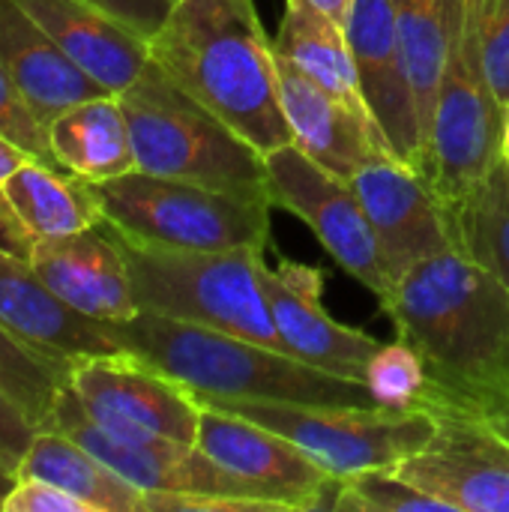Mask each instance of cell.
<instances>
[{
  "mask_svg": "<svg viewBox=\"0 0 509 512\" xmlns=\"http://www.w3.org/2000/svg\"><path fill=\"white\" fill-rule=\"evenodd\" d=\"M429 372V414H465L509 429V288L450 246L405 276L381 303Z\"/></svg>",
  "mask_w": 509,
  "mask_h": 512,
  "instance_id": "obj_1",
  "label": "cell"
},
{
  "mask_svg": "<svg viewBox=\"0 0 509 512\" xmlns=\"http://www.w3.org/2000/svg\"><path fill=\"white\" fill-rule=\"evenodd\" d=\"M150 60L264 156L294 141L255 0H174L150 36Z\"/></svg>",
  "mask_w": 509,
  "mask_h": 512,
  "instance_id": "obj_2",
  "label": "cell"
},
{
  "mask_svg": "<svg viewBox=\"0 0 509 512\" xmlns=\"http://www.w3.org/2000/svg\"><path fill=\"white\" fill-rule=\"evenodd\" d=\"M114 330L129 354L183 384L195 399L222 396L303 405H375L372 393L360 381L330 375L288 351L213 327L138 312L129 321H117Z\"/></svg>",
  "mask_w": 509,
  "mask_h": 512,
  "instance_id": "obj_3",
  "label": "cell"
},
{
  "mask_svg": "<svg viewBox=\"0 0 509 512\" xmlns=\"http://www.w3.org/2000/svg\"><path fill=\"white\" fill-rule=\"evenodd\" d=\"M117 99L129 123L138 171L270 201L264 153L177 87L153 60Z\"/></svg>",
  "mask_w": 509,
  "mask_h": 512,
  "instance_id": "obj_4",
  "label": "cell"
},
{
  "mask_svg": "<svg viewBox=\"0 0 509 512\" xmlns=\"http://www.w3.org/2000/svg\"><path fill=\"white\" fill-rule=\"evenodd\" d=\"M120 237V234H117ZM141 312L282 348L264 291V249H159L120 237Z\"/></svg>",
  "mask_w": 509,
  "mask_h": 512,
  "instance_id": "obj_5",
  "label": "cell"
},
{
  "mask_svg": "<svg viewBox=\"0 0 509 512\" xmlns=\"http://www.w3.org/2000/svg\"><path fill=\"white\" fill-rule=\"evenodd\" d=\"M90 192L105 222L141 246L213 252L267 246L270 240V201H252L147 171L90 183Z\"/></svg>",
  "mask_w": 509,
  "mask_h": 512,
  "instance_id": "obj_6",
  "label": "cell"
},
{
  "mask_svg": "<svg viewBox=\"0 0 509 512\" xmlns=\"http://www.w3.org/2000/svg\"><path fill=\"white\" fill-rule=\"evenodd\" d=\"M504 108L489 84L474 0H453L450 45L426 150V180L444 207L459 204L501 159Z\"/></svg>",
  "mask_w": 509,
  "mask_h": 512,
  "instance_id": "obj_7",
  "label": "cell"
},
{
  "mask_svg": "<svg viewBox=\"0 0 509 512\" xmlns=\"http://www.w3.org/2000/svg\"><path fill=\"white\" fill-rule=\"evenodd\" d=\"M204 408L249 417L297 444L333 480L366 471H393L417 453L435 432L426 411H390L381 405H303L279 399H198Z\"/></svg>",
  "mask_w": 509,
  "mask_h": 512,
  "instance_id": "obj_8",
  "label": "cell"
},
{
  "mask_svg": "<svg viewBox=\"0 0 509 512\" xmlns=\"http://www.w3.org/2000/svg\"><path fill=\"white\" fill-rule=\"evenodd\" d=\"M264 162L270 204L303 219L324 252L384 303L396 282L387 273L378 237L351 183L321 168L294 141L267 153Z\"/></svg>",
  "mask_w": 509,
  "mask_h": 512,
  "instance_id": "obj_9",
  "label": "cell"
},
{
  "mask_svg": "<svg viewBox=\"0 0 509 512\" xmlns=\"http://www.w3.org/2000/svg\"><path fill=\"white\" fill-rule=\"evenodd\" d=\"M48 429L78 441L84 450L99 456L114 474L138 486L144 495H207L249 501L261 512L282 510L279 504L255 495L243 480L219 468L195 444H180L168 438H117L105 432L78 402L66 384L54 402Z\"/></svg>",
  "mask_w": 509,
  "mask_h": 512,
  "instance_id": "obj_10",
  "label": "cell"
},
{
  "mask_svg": "<svg viewBox=\"0 0 509 512\" xmlns=\"http://www.w3.org/2000/svg\"><path fill=\"white\" fill-rule=\"evenodd\" d=\"M69 387L84 411L117 438H168L180 444L198 438L201 402L129 351L75 360Z\"/></svg>",
  "mask_w": 509,
  "mask_h": 512,
  "instance_id": "obj_11",
  "label": "cell"
},
{
  "mask_svg": "<svg viewBox=\"0 0 509 512\" xmlns=\"http://www.w3.org/2000/svg\"><path fill=\"white\" fill-rule=\"evenodd\" d=\"M195 447L285 512L333 510L339 480L318 468L285 435L249 417L201 405Z\"/></svg>",
  "mask_w": 509,
  "mask_h": 512,
  "instance_id": "obj_12",
  "label": "cell"
},
{
  "mask_svg": "<svg viewBox=\"0 0 509 512\" xmlns=\"http://www.w3.org/2000/svg\"><path fill=\"white\" fill-rule=\"evenodd\" d=\"M393 471L450 512H509V435L489 420L435 417L432 438Z\"/></svg>",
  "mask_w": 509,
  "mask_h": 512,
  "instance_id": "obj_13",
  "label": "cell"
},
{
  "mask_svg": "<svg viewBox=\"0 0 509 512\" xmlns=\"http://www.w3.org/2000/svg\"><path fill=\"white\" fill-rule=\"evenodd\" d=\"M348 183L372 222L393 282L453 246L450 210L441 204L432 183L396 153L381 150L369 156Z\"/></svg>",
  "mask_w": 509,
  "mask_h": 512,
  "instance_id": "obj_14",
  "label": "cell"
},
{
  "mask_svg": "<svg viewBox=\"0 0 509 512\" xmlns=\"http://www.w3.org/2000/svg\"><path fill=\"white\" fill-rule=\"evenodd\" d=\"M327 273L312 264L279 258L264 267V291L279 342L297 360L339 378L360 381L381 342L357 327L339 324L324 306Z\"/></svg>",
  "mask_w": 509,
  "mask_h": 512,
  "instance_id": "obj_15",
  "label": "cell"
},
{
  "mask_svg": "<svg viewBox=\"0 0 509 512\" xmlns=\"http://www.w3.org/2000/svg\"><path fill=\"white\" fill-rule=\"evenodd\" d=\"M345 33L357 63L363 99L387 135L390 150L423 174V129L402 60L393 0H354L345 18Z\"/></svg>",
  "mask_w": 509,
  "mask_h": 512,
  "instance_id": "obj_16",
  "label": "cell"
},
{
  "mask_svg": "<svg viewBox=\"0 0 509 512\" xmlns=\"http://www.w3.org/2000/svg\"><path fill=\"white\" fill-rule=\"evenodd\" d=\"M30 267L51 294L81 315L117 324L141 312L120 237L105 219L78 234L36 240Z\"/></svg>",
  "mask_w": 509,
  "mask_h": 512,
  "instance_id": "obj_17",
  "label": "cell"
},
{
  "mask_svg": "<svg viewBox=\"0 0 509 512\" xmlns=\"http://www.w3.org/2000/svg\"><path fill=\"white\" fill-rule=\"evenodd\" d=\"M276 60L282 111L291 126L294 144L321 168L333 171L342 180H351V174L369 156L390 150V141L372 111L354 108L345 99L327 93L321 84L306 78L288 57L276 54Z\"/></svg>",
  "mask_w": 509,
  "mask_h": 512,
  "instance_id": "obj_18",
  "label": "cell"
},
{
  "mask_svg": "<svg viewBox=\"0 0 509 512\" xmlns=\"http://www.w3.org/2000/svg\"><path fill=\"white\" fill-rule=\"evenodd\" d=\"M0 324L12 330L27 345L60 357H102L123 354V342L114 330V321H99L81 315L33 273V267L0 249Z\"/></svg>",
  "mask_w": 509,
  "mask_h": 512,
  "instance_id": "obj_19",
  "label": "cell"
},
{
  "mask_svg": "<svg viewBox=\"0 0 509 512\" xmlns=\"http://www.w3.org/2000/svg\"><path fill=\"white\" fill-rule=\"evenodd\" d=\"M108 93H126L150 66V39L90 0H15Z\"/></svg>",
  "mask_w": 509,
  "mask_h": 512,
  "instance_id": "obj_20",
  "label": "cell"
},
{
  "mask_svg": "<svg viewBox=\"0 0 509 512\" xmlns=\"http://www.w3.org/2000/svg\"><path fill=\"white\" fill-rule=\"evenodd\" d=\"M0 63L45 126L66 108L108 93L15 0H0Z\"/></svg>",
  "mask_w": 509,
  "mask_h": 512,
  "instance_id": "obj_21",
  "label": "cell"
},
{
  "mask_svg": "<svg viewBox=\"0 0 509 512\" xmlns=\"http://www.w3.org/2000/svg\"><path fill=\"white\" fill-rule=\"evenodd\" d=\"M57 165L84 183H105L138 171L129 123L114 93L78 102L48 126Z\"/></svg>",
  "mask_w": 509,
  "mask_h": 512,
  "instance_id": "obj_22",
  "label": "cell"
},
{
  "mask_svg": "<svg viewBox=\"0 0 509 512\" xmlns=\"http://www.w3.org/2000/svg\"><path fill=\"white\" fill-rule=\"evenodd\" d=\"M15 477L45 480L84 501L90 512H144L147 495L138 486L114 474L99 456L54 429L36 432L15 468Z\"/></svg>",
  "mask_w": 509,
  "mask_h": 512,
  "instance_id": "obj_23",
  "label": "cell"
},
{
  "mask_svg": "<svg viewBox=\"0 0 509 512\" xmlns=\"http://www.w3.org/2000/svg\"><path fill=\"white\" fill-rule=\"evenodd\" d=\"M276 54L288 57L306 78L354 108L369 111L345 24L312 0H285V15L273 39Z\"/></svg>",
  "mask_w": 509,
  "mask_h": 512,
  "instance_id": "obj_24",
  "label": "cell"
},
{
  "mask_svg": "<svg viewBox=\"0 0 509 512\" xmlns=\"http://www.w3.org/2000/svg\"><path fill=\"white\" fill-rule=\"evenodd\" d=\"M0 189L21 225L36 240L78 234L105 219L90 183L36 159L18 165L0 183Z\"/></svg>",
  "mask_w": 509,
  "mask_h": 512,
  "instance_id": "obj_25",
  "label": "cell"
},
{
  "mask_svg": "<svg viewBox=\"0 0 509 512\" xmlns=\"http://www.w3.org/2000/svg\"><path fill=\"white\" fill-rule=\"evenodd\" d=\"M393 6H396L402 60H405L411 93H414L420 129H423V147L429 150L435 102L441 90L444 63H447V45H450L453 0H393ZM423 174H426V165H423Z\"/></svg>",
  "mask_w": 509,
  "mask_h": 512,
  "instance_id": "obj_26",
  "label": "cell"
},
{
  "mask_svg": "<svg viewBox=\"0 0 509 512\" xmlns=\"http://www.w3.org/2000/svg\"><path fill=\"white\" fill-rule=\"evenodd\" d=\"M447 210L453 246L509 288V162L498 159L486 177Z\"/></svg>",
  "mask_w": 509,
  "mask_h": 512,
  "instance_id": "obj_27",
  "label": "cell"
},
{
  "mask_svg": "<svg viewBox=\"0 0 509 512\" xmlns=\"http://www.w3.org/2000/svg\"><path fill=\"white\" fill-rule=\"evenodd\" d=\"M69 360L51 357L0 324V390L18 402L36 429H48L54 402L69 384Z\"/></svg>",
  "mask_w": 509,
  "mask_h": 512,
  "instance_id": "obj_28",
  "label": "cell"
},
{
  "mask_svg": "<svg viewBox=\"0 0 509 512\" xmlns=\"http://www.w3.org/2000/svg\"><path fill=\"white\" fill-rule=\"evenodd\" d=\"M375 405L390 411H426L429 414V372L420 351L408 339H396L372 354L363 378Z\"/></svg>",
  "mask_w": 509,
  "mask_h": 512,
  "instance_id": "obj_29",
  "label": "cell"
},
{
  "mask_svg": "<svg viewBox=\"0 0 509 512\" xmlns=\"http://www.w3.org/2000/svg\"><path fill=\"white\" fill-rule=\"evenodd\" d=\"M333 510L354 512H414L435 510L450 512V507L429 492L417 489L396 471H366L348 480H339V492L333 501Z\"/></svg>",
  "mask_w": 509,
  "mask_h": 512,
  "instance_id": "obj_30",
  "label": "cell"
},
{
  "mask_svg": "<svg viewBox=\"0 0 509 512\" xmlns=\"http://www.w3.org/2000/svg\"><path fill=\"white\" fill-rule=\"evenodd\" d=\"M0 135L6 141H12L15 147H21L30 159L45 162L51 168H60L54 153H51L48 126L36 117V111L30 108V102L18 90L12 75L3 69V63H0Z\"/></svg>",
  "mask_w": 509,
  "mask_h": 512,
  "instance_id": "obj_31",
  "label": "cell"
},
{
  "mask_svg": "<svg viewBox=\"0 0 509 512\" xmlns=\"http://www.w3.org/2000/svg\"><path fill=\"white\" fill-rule=\"evenodd\" d=\"M477 6V27H480V48L489 84L501 102L509 105V0H474Z\"/></svg>",
  "mask_w": 509,
  "mask_h": 512,
  "instance_id": "obj_32",
  "label": "cell"
},
{
  "mask_svg": "<svg viewBox=\"0 0 509 512\" xmlns=\"http://www.w3.org/2000/svg\"><path fill=\"white\" fill-rule=\"evenodd\" d=\"M0 512H90V507L45 480H18L3 498Z\"/></svg>",
  "mask_w": 509,
  "mask_h": 512,
  "instance_id": "obj_33",
  "label": "cell"
},
{
  "mask_svg": "<svg viewBox=\"0 0 509 512\" xmlns=\"http://www.w3.org/2000/svg\"><path fill=\"white\" fill-rule=\"evenodd\" d=\"M36 426L27 420V414L18 408L15 399H9L0 390V462L15 474L18 462L24 459L30 441L36 438Z\"/></svg>",
  "mask_w": 509,
  "mask_h": 512,
  "instance_id": "obj_34",
  "label": "cell"
},
{
  "mask_svg": "<svg viewBox=\"0 0 509 512\" xmlns=\"http://www.w3.org/2000/svg\"><path fill=\"white\" fill-rule=\"evenodd\" d=\"M102 9H108L111 15H117L123 24H129L135 33H141L144 39H150L162 21L168 18L174 0H90Z\"/></svg>",
  "mask_w": 509,
  "mask_h": 512,
  "instance_id": "obj_35",
  "label": "cell"
},
{
  "mask_svg": "<svg viewBox=\"0 0 509 512\" xmlns=\"http://www.w3.org/2000/svg\"><path fill=\"white\" fill-rule=\"evenodd\" d=\"M33 246H36V237L21 225V219L15 216V210L9 207V201L3 198V189H0V249L30 264Z\"/></svg>",
  "mask_w": 509,
  "mask_h": 512,
  "instance_id": "obj_36",
  "label": "cell"
},
{
  "mask_svg": "<svg viewBox=\"0 0 509 512\" xmlns=\"http://www.w3.org/2000/svg\"><path fill=\"white\" fill-rule=\"evenodd\" d=\"M27 159H30V156H27L21 147H15L12 141H6V138L0 135V183H3L18 165H24Z\"/></svg>",
  "mask_w": 509,
  "mask_h": 512,
  "instance_id": "obj_37",
  "label": "cell"
},
{
  "mask_svg": "<svg viewBox=\"0 0 509 512\" xmlns=\"http://www.w3.org/2000/svg\"><path fill=\"white\" fill-rule=\"evenodd\" d=\"M315 6H321L327 15H333L336 21H342L345 24V18H348V12H351V3L354 0H312Z\"/></svg>",
  "mask_w": 509,
  "mask_h": 512,
  "instance_id": "obj_38",
  "label": "cell"
},
{
  "mask_svg": "<svg viewBox=\"0 0 509 512\" xmlns=\"http://www.w3.org/2000/svg\"><path fill=\"white\" fill-rule=\"evenodd\" d=\"M15 483H18V477H15V474L0 462V504H3V498L9 495V489H12Z\"/></svg>",
  "mask_w": 509,
  "mask_h": 512,
  "instance_id": "obj_39",
  "label": "cell"
},
{
  "mask_svg": "<svg viewBox=\"0 0 509 512\" xmlns=\"http://www.w3.org/2000/svg\"><path fill=\"white\" fill-rule=\"evenodd\" d=\"M501 159L509 162V105L504 108V129H501Z\"/></svg>",
  "mask_w": 509,
  "mask_h": 512,
  "instance_id": "obj_40",
  "label": "cell"
},
{
  "mask_svg": "<svg viewBox=\"0 0 509 512\" xmlns=\"http://www.w3.org/2000/svg\"><path fill=\"white\" fill-rule=\"evenodd\" d=\"M504 435H509V429H507V432H504Z\"/></svg>",
  "mask_w": 509,
  "mask_h": 512,
  "instance_id": "obj_41",
  "label": "cell"
}]
</instances>
